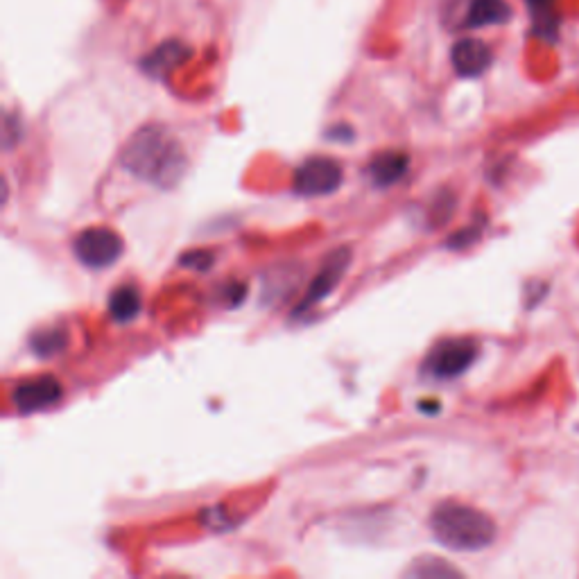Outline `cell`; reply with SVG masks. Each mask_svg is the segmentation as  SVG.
<instances>
[{
    "label": "cell",
    "instance_id": "cell-1",
    "mask_svg": "<svg viewBox=\"0 0 579 579\" xmlns=\"http://www.w3.org/2000/svg\"><path fill=\"white\" fill-rule=\"evenodd\" d=\"M123 166L152 186L172 188L186 175L188 159L166 127L145 125L125 143Z\"/></svg>",
    "mask_w": 579,
    "mask_h": 579
},
{
    "label": "cell",
    "instance_id": "cell-2",
    "mask_svg": "<svg viewBox=\"0 0 579 579\" xmlns=\"http://www.w3.org/2000/svg\"><path fill=\"white\" fill-rule=\"evenodd\" d=\"M430 532L448 550L478 552L494 543L496 523L471 505L442 503L432 509Z\"/></svg>",
    "mask_w": 579,
    "mask_h": 579
},
{
    "label": "cell",
    "instance_id": "cell-3",
    "mask_svg": "<svg viewBox=\"0 0 579 579\" xmlns=\"http://www.w3.org/2000/svg\"><path fill=\"white\" fill-rule=\"evenodd\" d=\"M125 252L123 238L114 229L91 227L84 229L73 240V254L89 270H107L120 261Z\"/></svg>",
    "mask_w": 579,
    "mask_h": 579
},
{
    "label": "cell",
    "instance_id": "cell-4",
    "mask_svg": "<svg viewBox=\"0 0 579 579\" xmlns=\"http://www.w3.org/2000/svg\"><path fill=\"white\" fill-rule=\"evenodd\" d=\"M478 344L473 340H446L439 342L435 349L428 353L423 371L437 380H453L471 369L478 358Z\"/></svg>",
    "mask_w": 579,
    "mask_h": 579
},
{
    "label": "cell",
    "instance_id": "cell-5",
    "mask_svg": "<svg viewBox=\"0 0 579 579\" xmlns=\"http://www.w3.org/2000/svg\"><path fill=\"white\" fill-rule=\"evenodd\" d=\"M342 181V166L331 157H310L295 172V190L304 197L333 195Z\"/></svg>",
    "mask_w": 579,
    "mask_h": 579
},
{
    "label": "cell",
    "instance_id": "cell-6",
    "mask_svg": "<svg viewBox=\"0 0 579 579\" xmlns=\"http://www.w3.org/2000/svg\"><path fill=\"white\" fill-rule=\"evenodd\" d=\"M351 265V249L349 247H340L326 258L322 270L313 279V283L308 285L304 299L299 301V306L295 310V315H304L306 310L317 306L319 301H324L326 297H331L337 290V285L342 283L344 274H347Z\"/></svg>",
    "mask_w": 579,
    "mask_h": 579
},
{
    "label": "cell",
    "instance_id": "cell-7",
    "mask_svg": "<svg viewBox=\"0 0 579 579\" xmlns=\"http://www.w3.org/2000/svg\"><path fill=\"white\" fill-rule=\"evenodd\" d=\"M64 387L55 376L28 378L12 390V403L21 414L41 412L62 399Z\"/></svg>",
    "mask_w": 579,
    "mask_h": 579
},
{
    "label": "cell",
    "instance_id": "cell-8",
    "mask_svg": "<svg viewBox=\"0 0 579 579\" xmlns=\"http://www.w3.org/2000/svg\"><path fill=\"white\" fill-rule=\"evenodd\" d=\"M491 62H494V53L480 39H460L451 50V64L460 77H480Z\"/></svg>",
    "mask_w": 579,
    "mask_h": 579
},
{
    "label": "cell",
    "instance_id": "cell-9",
    "mask_svg": "<svg viewBox=\"0 0 579 579\" xmlns=\"http://www.w3.org/2000/svg\"><path fill=\"white\" fill-rule=\"evenodd\" d=\"M190 57V48L186 43H181L177 39H170L166 43H161L159 48H154L148 57L141 59L143 73H148L154 80H163V77L170 75L179 64H184Z\"/></svg>",
    "mask_w": 579,
    "mask_h": 579
},
{
    "label": "cell",
    "instance_id": "cell-10",
    "mask_svg": "<svg viewBox=\"0 0 579 579\" xmlns=\"http://www.w3.org/2000/svg\"><path fill=\"white\" fill-rule=\"evenodd\" d=\"M408 166H410L408 154L390 150V152H383V154H378V157L371 159L369 177L376 186L387 188V186H394L396 181L403 179L405 172H408Z\"/></svg>",
    "mask_w": 579,
    "mask_h": 579
},
{
    "label": "cell",
    "instance_id": "cell-11",
    "mask_svg": "<svg viewBox=\"0 0 579 579\" xmlns=\"http://www.w3.org/2000/svg\"><path fill=\"white\" fill-rule=\"evenodd\" d=\"M512 19V7L505 0H473L466 14V28H485V25H503Z\"/></svg>",
    "mask_w": 579,
    "mask_h": 579
},
{
    "label": "cell",
    "instance_id": "cell-12",
    "mask_svg": "<svg viewBox=\"0 0 579 579\" xmlns=\"http://www.w3.org/2000/svg\"><path fill=\"white\" fill-rule=\"evenodd\" d=\"M141 308H143V299H141V292L132 285H120L114 292H111L109 297V315L114 322L118 324H127L141 315Z\"/></svg>",
    "mask_w": 579,
    "mask_h": 579
},
{
    "label": "cell",
    "instance_id": "cell-13",
    "mask_svg": "<svg viewBox=\"0 0 579 579\" xmlns=\"http://www.w3.org/2000/svg\"><path fill=\"white\" fill-rule=\"evenodd\" d=\"M527 10L532 14L534 21V34L546 41H552L557 37V14H555V3L557 0H525Z\"/></svg>",
    "mask_w": 579,
    "mask_h": 579
},
{
    "label": "cell",
    "instance_id": "cell-14",
    "mask_svg": "<svg viewBox=\"0 0 579 579\" xmlns=\"http://www.w3.org/2000/svg\"><path fill=\"white\" fill-rule=\"evenodd\" d=\"M68 344V333L64 328H43V331H37L30 337V349L34 356L39 358H53L57 353H62Z\"/></svg>",
    "mask_w": 579,
    "mask_h": 579
},
{
    "label": "cell",
    "instance_id": "cell-15",
    "mask_svg": "<svg viewBox=\"0 0 579 579\" xmlns=\"http://www.w3.org/2000/svg\"><path fill=\"white\" fill-rule=\"evenodd\" d=\"M410 575L417 577H457L460 570H455L453 566H448L442 559H421L414 561V566L410 568Z\"/></svg>",
    "mask_w": 579,
    "mask_h": 579
},
{
    "label": "cell",
    "instance_id": "cell-16",
    "mask_svg": "<svg viewBox=\"0 0 579 579\" xmlns=\"http://www.w3.org/2000/svg\"><path fill=\"white\" fill-rule=\"evenodd\" d=\"M179 263L188 267V270H195V272H206L211 270L215 258L211 252H188L179 258Z\"/></svg>",
    "mask_w": 579,
    "mask_h": 579
},
{
    "label": "cell",
    "instance_id": "cell-17",
    "mask_svg": "<svg viewBox=\"0 0 579 579\" xmlns=\"http://www.w3.org/2000/svg\"><path fill=\"white\" fill-rule=\"evenodd\" d=\"M220 290H222V295L227 297V306L229 308H236V306L243 304V299L247 295L245 283H236V281H231L229 285H224V288H220Z\"/></svg>",
    "mask_w": 579,
    "mask_h": 579
},
{
    "label": "cell",
    "instance_id": "cell-18",
    "mask_svg": "<svg viewBox=\"0 0 579 579\" xmlns=\"http://www.w3.org/2000/svg\"><path fill=\"white\" fill-rule=\"evenodd\" d=\"M475 238H478V231H475V229H464L460 233H455V236L451 238V243H448V247L464 249V247H469Z\"/></svg>",
    "mask_w": 579,
    "mask_h": 579
},
{
    "label": "cell",
    "instance_id": "cell-19",
    "mask_svg": "<svg viewBox=\"0 0 579 579\" xmlns=\"http://www.w3.org/2000/svg\"><path fill=\"white\" fill-rule=\"evenodd\" d=\"M419 410L432 414V412L439 410V403H419Z\"/></svg>",
    "mask_w": 579,
    "mask_h": 579
}]
</instances>
